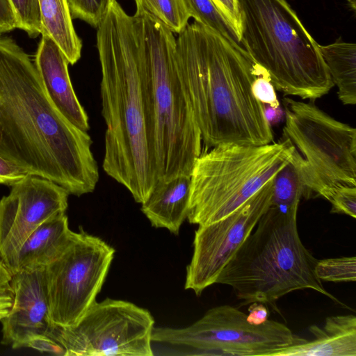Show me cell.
Listing matches in <instances>:
<instances>
[{"instance_id": "obj_2", "label": "cell", "mask_w": 356, "mask_h": 356, "mask_svg": "<svg viewBox=\"0 0 356 356\" xmlns=\"http://www.w3.org/2000/svg\"><path fill=\"white\" fill-rule=\"evenodd\" d=\"M175 60L207 149L272 143L264 105L252 90L259 65L241 45L195 21L178 33Z\"/></svg>"}, {"instance_id": "obj_31", "label": "cell", "mask_w": 356, "mask_h": 356, "mask_svg": "<svg viewBox=\"0 0 356 356\" xmlns=\"http://www.w3.org/2000/svg\"><path fill=\"white\" fill-rule=\"evenodd\" d=\"M17 28L15 15L9 0H0V33L11 31Z\"/></svg>"}, {"instance_id": "obj_4", "label": "cell", "mask_w": 356, "mask_h": 356, "mask_svg": "<svg viewBox=\"0 0 356 356\" xmlns=\"http://www.w3.org/2000/svg\"><path fill=\"white\" fill-rule=\"evenodd\" d=\"M132 16L158 180L191 177L202 138L177 70L176 38L146 11Z\"/></svg>"}, {"instance_id": "obj_13", "label": "cell", "mask_w": 356, "mask_h": 356, "mask_svg": "<svg viewBox=\"0 0 356 356\" xmlns=\"http://www.w3.org/2000/svg\"><path fill=\"white\" fill-rule=\"evenodd\" d=\"M70 193L53 181L28 175L0 200V259L10 273L19 270L20 249L47 219L65 213Z\"/></svg>"}, {"instance_id": "obj_5", "label": "cell", "mask_w": 356, "mask_h": 356, "mask_svg": "<svg viewBox=\"0 0 356 356\" xmlns=\"http://www.w3.org/2000/svg\"><path fill=\"white\" fill-rule=\"evenodd\" d=\"M299 204L270 205L222 270L216 284L231 286L243 305L258 302L280 312L276 302L294 291L318 292L344 305L316 277L318 259L298 234Z\"/></svg>"}, {"instance_id": "obj_24", "label": "cell", "mask_w": 356, "mask_h": 356, "mask_svg": "<svg viewBox=\"0 0 356 356\" xmlns=\"http://www.w3.org/2000/svg\"><path fill=\"white\" fill-rule=\"evenodd\" d=\"M13 9L17 28L32 38L42 34V22L38 0H9Z\"/></svg>"}, {"instance_id": "obj_1", "label": "cell", "mask_w": 356, "mask_h": 356, "mask_svg": "<svg viewBox=\"0 0 356 356\" xmlns=\"http://www.w3.org/2000/svg\"><path fill=\"white\" fill-rule=\"evenodd\" d=\"M92 144L52 105L29 55L0 33V156L81 196L99 180Z\"/></svg>"}, {"instance_id": "obj_11", "label": "cell", "mask_w": 356, "mask_h": 356, "mask_svg": "<svg viewBox=\"0 0 356 356\" xmlns=\"http://www.w3.org/2000/svg\"><path fill=\"white\" fill-rule=\"evenodd\" d=\"M154 320L131 302L106 298L96 302L73 326L54 325L50 337L65 356H153Z\"/></svg>"}, {"instance_id": "obj_29", "label": "cell", "mask_w": 356, "mask_h": 356, "mask_svg": "<svg viewBox=\"0 0 356 356\" xmlns=\"http://www.w3.org/2000/svg\"><path fill=\"white\" fill-rule=\"evenodd\" d=\"M238 38L240 17L237 0H211Z\"/></svg>"}, {"instance_id": "obj_10", "label": "cell", "mask_w": 356, "mask_h": 356, "mask_svg": "<svg viewBox=\"0 0 356 356\" xmlns=\"http://www.w3.org/2000/svg\"><path fill=\"white\" fill-rule=\"evenodd\" d=\"M115 250L83 229L72 232L62 252L44 267L49 317L62 327L77 323L96 302Z\"/></svg>"}, {"instance_id": "obj_14", "label": "cell", "mask_w": 356, "mask_h": 356, "mask_svg": "<svg viewBox=\"0 0 356 356\" xmlns=\"http://www.w3.org/2000/svg\"><path fill=\"white\" fill-rule=\"evenodd\" d=\"M13 305L0 321L1 343L13 349L27 348L36 337H50L51 322L47 302L44 268L12 274Z\"/></svg>"}, {"instance_id": "obj_12", "label": "cell", "mask_w": 356, "mask_h": 356, "mask_svg": "<svg viewBox=\"0 0 356 356\" xmlns=\"http://www.w3.org/2000/svg\"><path fill=\"white\" fill-rule=\"evenodd\" d=\"M272 185L273 179L233 213L216 222L198 225L192 259L186 268L185 289L200 296L216 284L225 266L269 208Z\"/></svg>"}, {"instance_id": "obj_20", "label": "cell", "mask_w": 356, "mask_h": 356, "mask_svg": "<svg viewBox=\"0 0 356 356\" xmlns=\"http://www.w3.org/2000/svg\"><path fill=\"white\" fill-rule=\"evenodd\" d=\"M338 97L346 105L356 104V44L338 38L326 45L319 44Z\"/></svg>"}, {"instance_id": "obj_35", "label": "cell", "mask_w": 356, "mask_h": 356, "mask_svg": "<svg viewBox=\"0 0 356 356\" xmlns=\"http://www.w3.org/2000/svg\"><path fill=\"white\" fill-rule=\"evenodd\" d=\"M7 314H4V313H1L0 312V321L5 316H6Z\"/></svg>"}, {"instance_id": "obj_7", "label": "cell", "mask_w": 356, "mask_h": 356, "mask_svg": "<svg viewBox=\"0 0 356 356\" xmlns=\"http://www.w3.org/2000/svg\"><path fill=\"white\" fill-rule=\"evenodd\" d=\"M295 148L285 137L263 145L222 144L201 153L191 174L188 222L207 225L233 213L291 161Z\"/></svg>"}, {"instance_id": "obj_3", "label": "cell", "mask_w": 356, "mask_h": 356, "mask_svg": "<svg viewBox=\"0 0 356 356\" xmlns=\"http://www.w3.org/2000/svg\"><path fill=\"white\" fill-rule=\"evenodd\" d=\"M97 29L102 113L106 125L102 167L142 204L158 175L134 18L112 0Z\"/></svg>"}, {"instance_id": "obj_25", "label": "cell", "mask_w": 356, "mask_h": 356, "mask_svg": "<svg viewBox=\"0 0 356 356\" xmlns=\"http://www.w3.org/2000/svg\"><path fill=\"white\" fill-rule=\"evenodd\" d=\"M112 0H67L72 19L97 28L106 15Z\"/></svg>"}, {"instance_id": "obj_21", "label": "cell", "mask_w": 356, "mask_h": 356, "mask_svg": "<svg viewBox=\"0 0 356 356\" xmlns=\"http://www.w3.org/2000/svg\"><path fill=\"white\" fill-rule=\"evenodd\" d=\"M136 9L146 11L174 33L188 24L190 15L183 0H134Z\"/></svg>"}, {"instance_id": "obj_26", "label": "cell", "mask_w": 356, "mask_h": 356, "mask_svg": "<svg viewBox=\"0 0 356 356\" xmlns=\"http://www.w3.org/2000/svg\"><path fill=\"white\" fill-rule=\"evenodd\" d=\"M331 213L346 214L356 218V186H341L333 191L327 200Z\"/></svg>"}, {"instance_id": "obj_19", "label": "cell", "mask_w": 356, "mask_h": 356, "mask_svg": "<svg viewBox=\"0 0 356 356\" xmlns=\"http://www.w3.org/2000/svg\"><path fill=\"white\" fill-rule=\"evenodd\" d=\"M42 34L60 47L70 65L81 58L82 42L76 34L67 0H38Z\"/></svg>"}, {"instance_id": "obj_9", "label": "cell", "mask_w": 356, "mask_h": 356, "mask_svg": "<svg viewBox=\"0 0 356 356\" xmlns=\"http://www.w3.org/2000/svg\"><path fill=\"white\" fill-rule=\"evenodd\" d=\"M284 137L302 158L311 197L327 200L334 190L356 186V129L314 104L285 97Z\"/></svg>"}, {"instance_id": "obj_27", "label": "cell", "mask_w": 356, "mask_h": 356, "mask_svg": "<svg viewBox=\"0 0 356 356\" xmlns=\"http://www.w3.org/2000/svg\"><path fill=\"white\" fill-rule=\"evenodd\" d=\"M275 89L266 71L259 66L257 76L252 85L254 97L262 104L273 108H278L280 103Z\"/></svg>"}, {"instance_id": "obj_17", "label": "cell", "mask_w": 356, "mask_h": 356, "mask_svg": "<svg viewBox=\"0 0 356 356\" xmlns=\"http://www.w3.org/2000/svg\"><path fill=\"white\" fill-rule=\"evenodd\" d=\"M191 177L179 176L168 181L159 179L141 211L156 228H165L178 234L187 218Z\"/></svg>"}, {"instance_id": "obj_33", "label": "cell", "mask_w": 356, "mask_h": 356, "mask_svg": "<svg viewBox=\"0 0 356 356\" xmlns=\"http://www.w3.org/2000/svg\"><path fill=\"white\" fill-rule=\"evenodd\" d=\"M10 279V273L0 259V296Z\"/></svg>"}, {"instance_id": "obj_18", "label": "cell", "mask_w": 356, "mask_h": 356, "mask_svg": "<svg viewBox=\"0 0 356 356\" xmlns=\"http://www.w3.org/2000/svg\"><path fill=\"white\" fill-rule=\"evenodd\" d=\"M72 234L65 213L45 220L24 242L18 257L19 270L44 268L65 248Z\"/></svg>"}, {"instance_id": "obj_23", "label": "cell", "mask_w": 356, "mask_h": 356, "mask_svg": "<svg viewBox=\"0 0 356 356\" xmlns=\"http://www.w3.org/2000/svg\"><path fill=\"white\" fill-rule=\"evenodd\" d=\"M314 272L321 282H355L356 258L352 256L317 260Z\"/></svg>"}, {"instance_id": "obj_6", "label": "cell", "mask_w": 356, "mask_h": 356, "mask_svg": "<svg viewBox=\"0 0 356 356\" xmlns=\"http://www.w3.org/2000/svg\"><path fill=\"white\" fill-rule=\"evenodd\" d=\"M237 1L239 44L275 88L311 100L329 92L334 84L319 44L287 1Z\"/></svg>"}, {"instance_id": "obj_28", "label": "cell", "mask_w": 356, "mask_h": 356, "mask_svg": "<svg viewBox=\"0 0 356 356\" xmlns=\"http://www.w3.org/2000/svg\"><path fill=\"white\" fill-rule=\"evenodd\" d=\"M28 175L27 170L0 156V184L11 186Z\"/></svg>"}, {"instance_id": "obj_30", "label": "cell", "mask_w": 356, "mask_h": 356, "mask_svg": "<svg viewBox=\"0 0 356 356\" xmlns=\"http://www.w3.org/2000/svg\"><path fill=\"white\" fill-rule=\"evenodd\" d=\"M27 348H31L42 353L65 356L63 348L49 336L41 335L35 337L29 341Z\"/></svg>"}, {"instance_id": "obj_8", "label": "cell", "mask_w": 356, "mask_h": 356, "mask_svg": "<svg viewBox=\"0 0 356 356\" xmlns=\"http://www.w3.org/2000/svg\"><path fill=\"white\" fill-rule=\"evenodd\" d=\"M246 318L238 308L221 305L186 327H154L153 355L273 356L305 340L282 323L268 319L255 325Z\"/></svg>"}, {"instance_id": "obj_34", "label": "cell", "mask_w": 356, "mask_h": 356, "mask_svg": "<svg viewBox=\"0 0 356 356\" xmlns=\"http://www.w3.org/2000/svg\"><path fill=\"white\" fill-rule=\"evenodd\" d=\"M352 10L355 12L356 8V0H346Z\"/></svg>"}, {"instance_id": "obj_32", "label": "cell", "mask_w": 356, "mask_h": 356, "mask_svg": "<svg viewBox=\"0 0 356 356\" xmlns=\"http://www.w3.org/2000/svg\"><path fill=\"white\" fill-rule=\"evenodd\" d=\"M248 312L246 319L252 325H261L268 319V309L263 303L258 302L250 303Z\"/></svg>"}, {"instance_id": "obj_22", "label": "cell", "mask_w": 356, "mask_h": 356, "mask_svg": "<svg viewBox=\"0 0 356 356\" xmlns=\"http://www.w3.org/2000/svg\"><path fill=\"white\" fill-rule=\"evenodd\" d=\"M191 17L240 45L238 38L211 0H183Z\"/></svg>"}, {"instance_id": "obj_16", "label": "cell", "mask_w": 356, "mask_h": 356, "mask_svg": "<svg viewBox=\"0 0 356 356\" xmlns=\"http://www.w3.org/2000/svg\"><path fill=\"white\" fill-rule=\"evenodd\" d=\"M312 341L282 348L273 356H356V316L353 314L327 317L322 326L312 325Z\"/></svg>"}, {"instance_id": "obj_15", "label": "cell", "mask_w": 356, "mask_h": 356, "mask_svg": "<svg viewBox=\"0 0 356 356\" xmlns=\"http://www.w3.org/2000/svg\"><path fill=\"white\" fill-rule=\"evenodd\" d=\"M34 63L52 105L75 127L88 131V115L79 101L70 80V63L58 45L47 35H42Z\"/></svg>"}]
</instances>
